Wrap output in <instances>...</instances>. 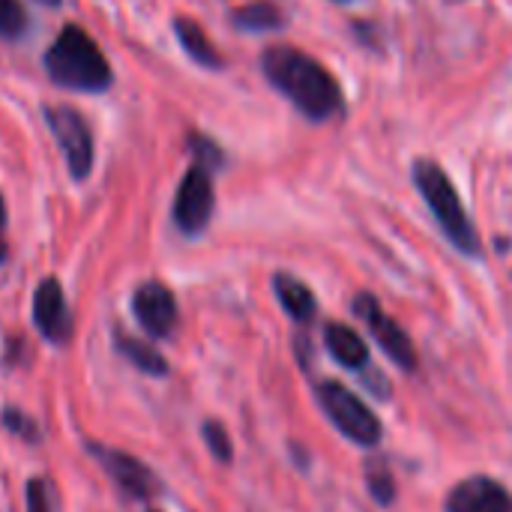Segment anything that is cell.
<instances>
[{
	"instance_id": "obj_12",
	"label": "cell",
	"mask_w": 512,
	"mask_h": 512,
	"mask_svg": "<svg viewBox=\"0 0 512 512\" xmlns=\"http://www.w3.org/2000/svg\"><path fill=\"white\" fill-rule=\"evenodd\" d=\"M324 345L333 354V360L345 369L363 372L369 366V348L363 342V336L345 324H327L324 330Z\"/></svg>"
},
{
	"instance_id": "obj_15",
	"label": "cell",
	"mask_w": 512,
	"mask_h": 512,
	"mask_svg": "<svg viewBox=\"0 0 512 512\" xmlns=\"http://www.w3.org/2000/svg\"><path fill=\"white\" fill-rule=\"evenodd\" d=\"M234 27L240 30H249V33H267V30H279L285 24V12L270 3V0H258V3H249V6H240L234 15H231Z\"/></svg>"
},
{
	"instance_id": "obj_14",
	"label": "cell",
	"mask_w": 512,
	"mask_h": 512,
	"mask_svg": "<svg viewBox=\"0 0 512 512\" xmlns=\"http://www.w3.org/2000/svg\"><path fill=\"white\" fill-rule=\"evenodd\" d=\"M174 33H177L183 51H186L195 63L210 66V69H219V66H222V57H219L216 45L210 42V36L204 33V27H201L198 21H192V18H177V21H174Z\"/></svg>"
},
{
	"instance_id": "obj_18",
	"label": "cell",
	"mask_w": 512,
	"mask_h": 512,
	"mask_svg": "<svg viewBox=\"0 0 512 512\" xmlns=\"http://www.w3.org/2000/svg\"><path fill=\"white\" fill-rule=\"evenodd\" d=\"M27 27V15L21 9V0H0V36L15 39Z\"/></svg>"
},
{
	"instance_id": "obj_21",
	"label": "cell",
	"mask_w": 512,
	"mask_h": 512,
	"mask_svg": "<svg viewBox=\"0 0 512 512\" xmlns=\"http://www.w3.org/2000/svg\"><path fill=\"white\" fill-rule=\"evenodd\" d=\"M192 150L198 153V165H204V168H210L213 162H216V165L222 162V153H219V147H216L213 141H207V138H195Z\"/></svg>"
},
{
	"instance_id": "obj_6",
	"label": "cell",
	"mask_w": 512,
	"mask_h": 512,
	"mask_svg": "<svg viewBox=\"0 0 512 512\" xmlns=\"http://www.w3.org/2000/svg\"><path fill=\"white\" fill-rule=\"evenodd\" d=\"M354 315L369 327L372 339L384 348V354L405 372L417 369V348L411 342V336L381 309V303L372 294H360L354 300Z\"/></svg>"
},
{
	"instance_id": "obj_2",
	"label": "cell",
	"mask_w": 512,
	"mask_h": 512,
	"mask_svg": "<svg viewBox=\"0 0 512 512\" xmlns=\"http://www.w3.org/2000/svg\"><path fill=\"white\" fill-rule=\"evenodd\" d=\"M45 72L66 90L99 93L111 87V66L99 45L75 24L63 27L45 51Z\"/></svg>"
},
{
	"instance_id": "obj_17",
	"label": "cell",
	"mask_w": 512,
	"mask_h": 512,
	"mask_svg": "<svg viewBox=\"0 0 512 512\" xmlns=\"http://www.w3.org/2000/svg\"><path fill=\"white\" fill-rule=\"evenodd\" d=\"M366 483H369V492H372V498L378 504H384V507L393 504V498H396V480H393V474H390V468L384 462L366 465Z\"/></svg>"
},
{
	"instance_id": "obj_9",
	"label": "cell",
	"mask_w": 512,
	"mask_h": 512,
	"mask_svg": "<svg viewBox=\"0 0 512 512\" xmlns=\"http://www.w3.org/2000/svg\"><path fill=\"white\" fill-rule=\"evenodd\" d=\"M96 453V459L102 462L105 474L129 495V498H138V501H147V498H156L162 483L159 477L138 459L126 456V453H117V450H102V447H90Z\"/></svg>"
},
{
	"instance_id": "obj_8",
	"label": "cell",
	"mask_w": 512,
	"mask_h": 512,
	"mask_svg": "<svg viewBox=\"0 0 512 512\" xmlns=\"http://www.w3.org/2000/svg\"><path fill=\"white\" fill-rule=\"evenodd\" d=\"M132 312L138 324L156 339L171 336L177 327V300L162 282H144L132 297Z\"/></svg>"
},
{
	"instance_id": "obj_20",
	"label": "cell",
	"mask_w": 512,
	"mask_h": 512,
	"mask_svg": "<svg viewBox=\"0 0 512 512\" xmlns=\"http://www.w3.org/2000/svg\"><path fill=\"white\" fill-rule=\"evenodd\" d=\"M204 441H207L210 453H213L219 462H231L234 450H231V438H228V432H225L222 423H216V420L204 423Z\"/></svg>"
},
{
	"instance_id": "obj_4",
	"label": "cell",
	"mask_w": 512,
	"mask_h": 512,
	"mask_svg": "<svg viewBox=\"0 0 512 512\" xmlns=\"http://www.w3.org/2000/svg\"><path fill=\"white\" fill-rule=\"evenodd\" d=\"M318 405L324 408V414L330 417V423L345 435L351 438L354 444L360 447H375L384 435L381 429V420L375 417V411L360 399L354 396L348 387L336 384V381H324L318 387Z\"/></svg>"
},
{
	"instance_id": "obj_19",
	"label": "cell",
	"mask_w": 512,
	"mask_h": 512,
	"mask_svg": "<svg viewBox=\"0 0 512 512\" xmlns=\"http://www.w3.org/2000/svg\"><path fill=\"white\" fill-rule=\"evenodd\" d=\"M27 512H57V492L48 480L27 483Z\"/></svg>"
},
{
	"instance_id": "obj_16",
	"label": "cell",
	"mask_w": 512,
	"mask_h": 512,
	"mask_svg": "<svg viewBox=\"0 0 512 512\" xmlns=\"http://www.w3.org/2000/svg\"><path fill=\"white\" fill-rule=\"evenodd\" d=\"M114 342H117V351H120L135 369H141L144 375H156V378L168 375V360H165L156 348H150L147 342L132 339V336H126V333H117Z\"/></svg>"
},
{
	"instance_id": "obj_22",
	"label": "cell",
	"mask_w": 512,
	"mask_h": 512,
	"mask_svg": "<svg viewBox=\"0 0 512 512\" xmlns=\"http://www.w3.org/2000/svg\"><path fill=\"white\" fill-rule=\"evenodd\" d=\"M6 225V204H3V195H0V228Z\"/></svg>"
},
{
	"instance_id": "obj_7",
	"label": "cell",
	"mask_w": 512,
	"mask_h": 512,
	"mask_svg": "<svg viewBox=\"0 0 512 512\" xmlns=\"http://www.w3.org/2000/svg\"><path fill=\"white\" fill-rule=\"evenodd\" d=\"M213 180H210V168L204 165H192L186 171V177L180 180L177 198H174V222L183 234L195 237L207 228L210 216H213Z\"/></svg>"
},
{
	"instance_id": "obj_1",
	"label": "cell",
	"mask_w": 512,
	"mask_h": 512,
	"mask_svg": "<svg viewBox=\"0 0 512 512\" xmlns=\"http://www.w3.org/2000/svg\"><path fill=\"white\" fill-rule=\"evenodd\" d=\"M267 81L282 90L306 117L330 120L342 111V87L312 54L294 45H273L261 57Z\"/></svg>"
},
{
	"instance_id": "obj_13",
	"label": "cell",
	"mask_w": 512,
	"mask_h": 512,
	"mask_svg": "<svg viewBox=\"0 0 512 512\" xmlns=\"http://www.w3.org/2000/svg\"><path fill=\"white\" fill-rule=\"evenodd\" d=\"M273 291L282 303V309L297 321V324H309L318 312V303H315V294L297 279V276H288V273H276L273 276Z\"/></svg>"
},
{
	"instance_id": "obj_5",
	"label": "cell",
	"mask_w": 512,
	"mask_h": 512,
	"mask_svg": "<svg viewBox=\"0 0 512 512\" xmlns=\"http://www.w3.org/2000/svg\"><path fill=\"white\" fill-rule=\"evenodd\" d=\"M45 120L51 126V135L60 144V153L66 159V168L75 180H84L93 168V135L87 129V120L69 108V105H48Z\"/></svg>"
},
{
	"instance_id": "obj_3",
	"label": "cell",
	"mask_w": 512,
	"mask_h": 512,
	"mask_svg": "<svg viewBox=\"0 0 512 512\" xmlns=\"http://www.w3.org/2000/svg\"><path fill=\"white\" fill-rule=\"evenodd\" d=\"M414 183L423 192L426 204L432 207V213H435L441 231L450 237V243L465 255H477L480 252L477 228L468 219V213L459 201V192H456L453 180L447 177V171L432 159H417L414 162Z\"/></svg>"
},
{
	"instance_id": "obj_10",
	"label": "cell",
	"mask_w": 512,
	"mask_h": 512,
	"mask_svg": "<svg viewBox=\"0 0 512 512\" xmlns=\"http://www.w3.org/2000/svg\"><path fill=\"white\" fill-rule=\"evenodd\" d=\"M33 324L51 345H66L72 336V318L57 279H45L33 297Z\"/></svg>"
},
{
	"instance_id": "obj_23",
	"label": "cell",
	"mask_w": 512,
	"mask_h": 512,
	"mask_svg": "<svg viewBox=\"0 0 512 512\" xmlns=\"http://www.w3.org/2000/svg\"><path fill=\"white\" fill-rule=\"evenodd\" d=\"M42 3H51V6H57V3H60V0H42Z\"/></svg>"
},
{
	"instance_id": "obj_11",
	"label": "cell",
	"mask_w": 512,
	"mask_h": 512,
	"mask_svg": "<svg viewBox=\"0 0 512 512\" xmlns=\"http://www.w3.org/2000/svg\"><path fill=\"white\" fill-rule=\"evenodd\" d=\"M447 512H512V495L492 477H471L450 492Z\"/></svg>"
}]
</instances>
